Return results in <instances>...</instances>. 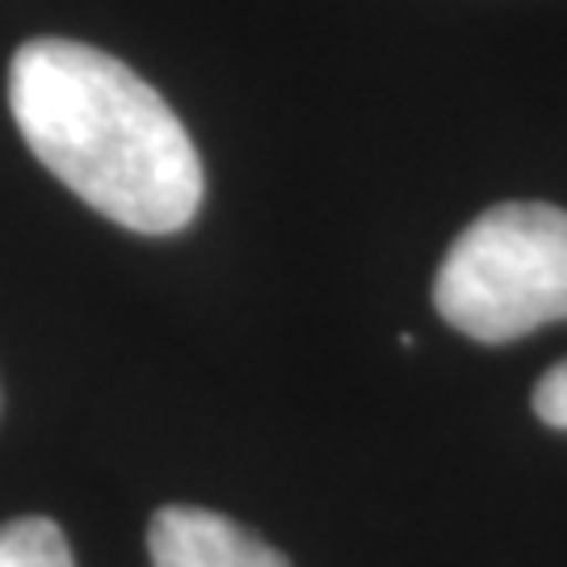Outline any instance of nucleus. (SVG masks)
I'll return each instance as SVG.
<instances>
[{
  "instance_id": "1",
  "label": "nucleus",
  "mask_w": 567,
  "mask_h": 567,
  "mask_svg": "<svg viewBox=\"0 0 567 567\" xmlns=\"http://www.w3.org/2000/svg\"><path fill=\"white\" fill-rule=\"evenodd\" d=\"M9 105L30 152L105 219L168 236L203 206V161L182 118L114 55L30 39L9 63Z\"/></svg>"
},
{
  "instance_id": "2",
  "label": "nucleus",
  "mask_w": 567,
  "mask_h": 567,
  "mask_svg": "<svg viewBox=\"0 0 567 567\" xmlns=\"http://www.w3.org/2000/svg\"><path fill=\"white\" fill-rule=\"evenodd\" d=\"M433 307L463 337L505 344L567 320V210L505 203L450 244Z\"/></svg>"
},
{
  "instance_id": "3",
  "label": "nucleus",
  "mask_w": 567,
  "mask_h": 567,
  "mask_svg": "<svg viewBox=\"0 0 567 567\" xmlns=\"http://www.w3.org/2000/svg\"><path fill=\"white\" fill-rule=\"evenodd\" d=\"M152 567H290L278 550L224 513L168 505L147 526Z\"/></svg>"
},
{
  "instance_id": "4",
  "label": "nucleus",
  "mask_w": 567,
  "mask_h": 567,
  "mask_svg": "<svg viewBox=\"0 0 567 567\" xmlns=\"http://www.w3.org/2000/svg\"><path fill=\"white\" fill-rule=\"evenodd\" d=\"M0 567H76L63 529L51 517H18L0 526Z\"/></svg>"
},
{
  "instance_id": "5",
  "label": "nucleus",
  "mask_w": 567,
  "mask_h": 567,
  "mask_svg": "<svg viewBox=\"0 0 567 567\" xmlns=\"http://www.w3.org/2000/svg\"><path fill=\"white\" fill-rule=\"evenodd\" d=\"M534 412L550 429H567V362L550 365L534 386Z\"/></svg>"
}]
</instances>
